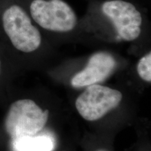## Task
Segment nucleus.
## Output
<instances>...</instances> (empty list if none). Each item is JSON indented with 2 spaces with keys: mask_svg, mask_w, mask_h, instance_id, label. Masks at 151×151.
I'll return each instance as SVG.
<instances>
[{
  "mask_svg": "<svg viewBox=\"0 0 151 151\" xmlns=\"http://www.w3.org/2000/svg\"><path fill=\"white\" fill-rule=\"evenodd\" d=\"M29 12L39 26L50 31L67 32L77 23L74 11L62 0H33Z\"/></svg>",
  "mask_w": 151,
  "mask_h": 151,
  "instance_id": "3",
  "label": "nucleus"
},
{
  "mask_svg": "<svg viewBox=\"0 0 151 151\" xmlns=\"http://www.w3.org/2000/svg\"><path fill=\"white\" fill-rule=\"evenodd\" d=\"M122 94L119 90L93 84L76 100V108L88 121H95L116 108L121 102Z\"/></svg>",
  "mask_w": 151,
  "mask_h": 151,
  "instance_id": "4",
  "label": "nucleus"
},
{
  "mask_svg": "<svg viewBox=\"0 0 151 151\" xmlns=\"http://www.w3.org/2000/svg\"><path fill=\"white\" fill-rule=\"evenodd\" d=\"M102 11L116 28L119 36L125 41H134L141 35L142 16L132 4L122 0L107 1Z\"/></svg>",
  "mask_w": 151,
  "mask_h": 151,
  "instance_id": "5",
  "label": "nucleus"
},
{
  "mask_svg": "<svg viewBox=\"0 0 151 151\" xmlns=\"http://www.w3.org/2000/svg\"><path fill=\"white\" fill-rule=\"evenodd\" d=\"M55 140L49 134L25 136L12 139L14 151H52Z\"/></svg>",
  "mask_w": 151,
  "mask_h": 151,
  "instance_id": "7",
  "label": "nucleus"
},
{
  "mask_svg": "<svg viewBox=\"0 0 151 151\" xmlns=\"http://www.w3.org/2000/svg\"><path fill=\"white\" fill-rule=\"evenodd\" d=\"M99 151H103V150H99Z\"/></svg>",
  "mask_w": 151,
  "mask_h": 151,
  "instance_id": "10",
  "label": "nucleus"
},
{
  "mask_svg": "<svg viewBox=\"0 0 151 151\" xmlns=\"http://www.w3.org/2000/svg\"><path fill=\"white\" fill-rule=\"evenodd\" d=\"M0 66H1V60H0Z\"/></svg>",
  "mask_w": 151,
  "mask_h": 151,
  "instance_id": "9",
  "label": "nucleus"
},
{
  "mask_svg": "<svg viewBox=\"0 0 151 151\" xmlns=\"http://www.w3.org/2000/svg\"><path fill=\"white\" fill-rule=\"evenodd\" d=\"M48 118V111H43L32 100H18L9 108L6 130L12 139L36 135L44 128Z\"/></svg>",
  "mask_w": 151,
  "mask_h": 151,
  "instance_id": "2",
  "label": "nucleus"
},
{
  "mask_svg": "<svg viewBox=\"0 0 151 151\" xmlns=\"http://www.w3.org/2000/svg\"><path fill=\"white\" fill-rule=\"evenodd\" d=\"M116 66V60L111 54L106 52H96L90 57L84 69L73 77L71 86L82 88L102 82L113 72Z\"/></svg>",
  "mask_w": 151,
  "mask_h": 151,
  "instance_id": "6",
  "label": "nucleus"
},
{
  "mask_svg": "<svg viewBox=\"0 0 151 151\" xmlns=\"http://www.w3.org/2000/svg\"><path fill=\"white\" fill-rule=\"evenodd\" d=\"M0 20L4 32L16 50L25 53L39 48L41 37L22 6L11 4L1 11Z\"/></svg>",
  "mask_w": 151,
  "mask_h": 151,
  "instance_id": "1",
  "label": "nucleus"
},
{
  "mask_svg": "<svg viewBox=\"0 0 151 151\" xmlns=\"http://www.w3.org/2000/svg\"><path fill=\"white\" fill-rule=\"evenodd\" d=\"M137 72L139 76L146 82H151V53L142 57L137 65Z\"/></svg>",
  "mask_w": 151,
  "mask_h": 151,
  "instance_id": "8",
  "label": "nucleus"
}]
</instances>
